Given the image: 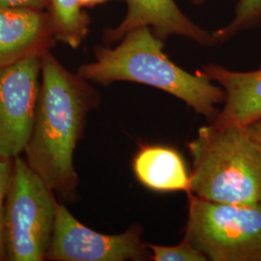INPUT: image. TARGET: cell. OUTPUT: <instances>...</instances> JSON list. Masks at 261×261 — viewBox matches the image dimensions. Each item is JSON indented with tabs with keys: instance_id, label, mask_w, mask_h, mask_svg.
<instances>
[{
	"instance_id": "1",
	"label": "cell",
	"mask_w": 261,
	"mask_h": 261,
	"mask_svg": "<svg viewBox=\"0 0 261 261\" xmlns=\"http://www.w3.org/2000/svg\"><path fill=\"white\" fill-rule=\"evenodd\" d=\"M47 50L42 56L41 89L31 137L23 151L28 166L63 202L77 199L80 179L74 154L100 95Z\"/></svg>"
},
{
	"instance_id": "2",
	"label": "cell",
	"mask_w": 261,
	"mask_h": 261,
	"mask_svg": "<svg viewBox=\"0 0 261 261\" xmlns=\"http://www.w3.org/2000/svg\"><path fill=\"white\" fill-rule=\"evenodd\" d=\"M164 41L150 28L128 32L114 47H98L92 62L81 66L77 75L87 82L109 85L116 82L145 84L170 94L213 123L224 103V89L197 71L191 74L164 53Z\"/></svg>"
},
{
	"instance_id": "3",
	"label": "cell",
	"mask_w": 261,
	"mask_h": 261,
	"mask_svg": "<svg viewBox=\"0 0 261 261\" xmlns=\"http://www.w3.org/2000/svg\"><path fill=\"white\" fill-rule=\"evenodd\" d=\"M190 193L230 204L261 202V148L246 126L199 128L188 143Z\"/></svg>"
},
{
	"instance_id": "4",
	"label": "cell",
	"mask_w": 261,
	"mask_h": 261,
	"mask_svg": "<svg viewBox=\"0 0 261 261\" xmlns=\"http://www.w3.org/2000/svg\"><path fill=\"white\" fill-rule=\"evenodd\" d=\"M56 194L28 166L14 158L5 200L6 260L43 261L50 247L56 217Z\"/></svg>"
},
{
	"instance_id": "5",
	"label": "cell",
	"mask_w": 261,
	"mask_h": 261,
	"mask_svg": "<svg viewBox=\"0 0 261 261\" xmlns=\"http://www.w3.org/2000/svg\"><path fill=\"white\" fill-rule=\"evenodd\" d=\"M185 238L211 261H261V202H212L189 194Z\"/></svg>"
},
{
	"instance_id": "6",
	"label": "cell",
	"mask_w": 261,
	"mask_h": 261,
	"mask_svg": "<svg viewBox=\"0 0 261 261\" xmlns=\"http://www.w3.org/2000/svg\"><path fill=\"white\" fill-rule=\"evenodd\" d=\"M152 252L138 224L120 234L97 232L77 221L63 202L56 203V224L46 260L143 261Z\"/></svg>"
},
{
	"instance_id": "7",
	"label": "cell",
	"mask_w": 261,
	"mask_h": 261,
	"mask_svg": "<svg viewBox=\"0 0 261 261\" xmlns=\"http://www.w3.org/2000/svg\"><path fill=\"white\" fill-rule=\"evenodd\" d=\"M42 56L0 68V156L25 149L33 130L41 89Z\"/></svg>"
},
{
	"instance_id": "8",
	"label": "cell",
	"mask_w": 261,
	"mask_h": 261,
	"mask_svg": "<svg viewBox=\"0 0 261 261\" xmlns=\"http://www.w3.org/2000/svg\"><path fill=\"white\" fill-rule=\"evenodd\" d=\"M126 17L115 28L107 31L106 42H119L128 32L140 28H150L157 37L165 41L169 36L190 39L203 47L218 45L214 32L201 28L189 19L174 0H124Z\"/></svg>"
},
{
	"instance_id": "9",
	"label": "cell",
	"mask_w": 261,
	"mask_h": 261,
	"mask_svg": "<svg viewBox=\"0 0 261 261\" xmlns=\"http://www.w3.org/2000/svg\"><path fill=\"white\" fill-rule=\"evenodd\" d=\"M225 93L224 106L215 121L218 127L248 126L261 119V67L250 72L232 71L218 64L198 70Z\"/></svg>"
},
{
	"instance_id": "10",
	"label": "cell",
	"mask_w": 261,
	"mask_h": 261,
	"mask_svg": "<svg viewBox=\"0 0 261 261\" xmlns=\"http://www.w3.org/2000/svg\"><path fill=\"white\" fill-rule=\"evenodd\" d=\"M48 20L40 10L0 7V68L48 50Z\"/></svg>"
},
{
	"instance_id": "11",
	"label": "cell",
	"mask_w": 261,
	"mask_h": 261,
	"mask_svg": "<svg viewBox=\"0 0 261 261\" xmlns=\"http://www.w3.org/2000/svg\"><path fill=\"white\" fill-rule=\"evenodd\" d=\"M133 168L140 183L148 189L190 193V175L176 150L165 146L141 148L134 159Z\"/></svg>"
},
{
	"instance_id": "12",
	"label": "cell",
	"mask_w": 261,
	"mask_h": 261,
	"mask_svg": "<svg viewBox=\"0 0 261 261\" xmlns=\"http://www.w3.org/2000/svg\"><path fill=\"white\" fill-rule=\"evenodd\" d=\"M53 35L72 48H77L89 32V18L81 0H48Z\"/></svg>"
},
{
	"instance_id": "13",
	"label": "cell",
	"mask_w": 261,
	"mask_h": 261,
	"mask_svg": "<svg viewBox=\"0 0 261 261\" xmlns=\"http://www.w3.org/2000/svg\"><path fill=\"white\" fill-rule=\"evenodd\" d=\"M261 24V0H239L232 20L214 32L217 44L224 43L243 31L251 30Z\"/></svg>"
},
{
	"instance_id": "14",
	"label": "cell",
	"mask_w": 261,
	"mask_h": 261,
	"mask_svg": "<svg viewBox=\"0 0 261 261\" xmlns=\"http://www.w3.org/2000/svg\"><path fill=\"white\" fill-rule=\"evenodd\" d=\"M150 252H152L151 260L154 261H206L205 255L193 246L187 238L176 246H159L148 244Z\"/></svg>"
},
{
	"instance_id": "15",
	"label": "cell",
	"mask_w": 261,
	"mask_h": 261,
	"mask_svg": "<svg viewBox=\"0 0 261 261\" xmlns=\"http://www.w3.org/2000/svg\"><path fill=\"white\" fill-rule=\"evenodd\" d=\"M13 161L14 159L0 156V261L6 260L4 244V216L5 200L9 190Z\"/></svg>"
},
{
	"instance_id": "16",
	"label": "cell",
	"mask_w": 261,
	"mask_h": 261,
	"mask_svg": "<svg viewBox=\"0 0 261 261\" xmlns=\"http://www.w3.org/2000/svg\"><path fill=\"white\" fill-rule=\"evenodd\" d=\"M48 0H0V7L41 10Z\"/></svg>"
},
{
	"instance_id": "17",
	"label": "cell",
	"mask_w": 261,
	"mask_h": 261,
	"mask_svg": "<svg viewBox=\"0 0 261 261\" xmlns=\"http://www.w3.org/2000/svg\"><path fill=\"white\" fill-rule=\"evenodd\" d=\"M246 127L249 130L250 135L252 136V139L256 141V143L259 145V147L261 148V119L253 122Z\"/></svg>"
},
{
	"instance_id": "18",
	"label": "cell",
	"mask_w": 261,
	"mask_h": 261,
	"mask_svg": "<svg viewBox=\"0 0 261 261\" xmlns=\"http://www.w3.org/2000/svg\"><path fill=\"white\" fill-rule=\"evenodd\" d=\"M109 0H81L83 7H93L99 4H103Z\"/></svg>"
},
{
	"instance_id": "19",
	"label": "cell",
	"mask_w": 261,
	"mask_h": 261,
	"mask_svg": "<svg viewBox=\"0 0 261 261\" xmlns=\"http://www.w3.org/2000/svg\"><path fill=\"white\" fill-rule=\"evenodd\" d=\"M192 3H194V4H196V5H200V4H202L203 2H204V0H190Z\"/></svg>"
}]
</instances>
